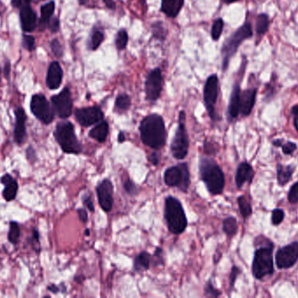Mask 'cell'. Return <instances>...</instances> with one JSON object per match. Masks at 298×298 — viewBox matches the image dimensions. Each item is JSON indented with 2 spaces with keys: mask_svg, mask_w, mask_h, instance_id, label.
<instances>
[{
  "mask_svg": "<svg viewBox=\"0 0 298 298\" xmlns=\"http://www.w3.org/2000/svg\"><path fill=\"white\" fill-rule=\"evenodd\" d=\"M140 140L154 151L164 147L168 139L165 121L159 114H150L143 118L139 126Z\"/></svg>",
  "mask_w": 298,
  "mask_h": 298,
  "instance_id": "6da1fadb",
  "label": "cell"
},
{
  "mask_svg": "<svg viewBox=\"0 0 298 298\" xmlns=\"http://www.w3.org/2000/svg\"><path fill=\"white\" fill-rule=\"evenodd\" d=\"M198 169L200 178L210 195L217 196L224 193L225 175L224 170L214 158L201 156Z\"/></svg>",
  "mask_w": 298,
  "mask_h": 298,
  "instance_id": "7a4b0ae2",
  "label": "cell"
},
{
  "mask_svg": "<svg viewBox=\"0 0 298 298\" xmlns=\"http://www.w3.org/2000/svg\"><path fill=\"white\" fill-rule=\"evenodd\" d=\"M164 219L170 233L180 235L188 227V219L182 202L174 196H168L164 201Z\"/></svg>",
  "mask_w": 298,
  "mask_h": 298,
  "instance_id": "3957f363",
  "label": "cell"
},
{
  "mask_svg": "<svg viewBox=\"0 0 298 298\" xmlns=\"http://www.w3.org/2000/svg\"><path fill=\"white\" fill-rule=\"evenodd\" d=\"M53 138L65 154L79 155L83 151L82 144L75 132L74 125L71 122L58 123L53 131Z\"/></svg>",
  "mask_w": 298,
  "mask_h": 298,
  "instance_id": "277c9868",
  "label": "cell"
},
{
  "mask_svg": "<svg viewBox=\"0 0 298 298\" xmlns=\"http://www.w3.org/2000/svg\"><path fill=\"white\" fill-rule=\"evenodd\" d=\"M163 181L167 187L177 188L187 194L191 185V175L187 163H180L167 168L163 174Z\"/></svg>",
  "mask_w": 298,
  "mask_h": 298,
  "instance_id": "5b68a950",
  "label": "cell"
},
{
  "mask_svg": "<svg viewBox=\"0 0 298 298\" xmlns=\"http://www.w3.org/2000/svg\"><path fill=\"white\" fill-rule=\"evenodd\" d=\"M189 138L186 127V113L182 110L179 113L178 127L175 131L170 144V152L176 160H183L189 151Z\"/></svg>",
  "mask_w": 298,
  "mask_h": 298,
  "instance_id": "8992f818",
  "label": "cell"
},
{
  "mask_svg": "<svg viewBox=\"0 0 298 298\" xmlns=\"http://www.w3.org/2000/svg\"><path fill=\"white\" fill-rule=\"evenodd\" d=\"M252 26L250 23L244 24L241 26L237 32L231 35L224 43L221 48V55H222V70L225 71L229 67L230 59L233 57L237 50L241 46V44L252 37Z\"/></svg>",
  "mask_w": 298,
  "mask_h": 298,
  "instance_id": "52a82bcc",
  "label": "cell"
},
{
  "mask_svg": "<svg viewBox=\"0 0 298 298\" xmlns=\"http://www.w3.org/2000/svg\"><path fill=\"white\" fill-rule=\"evenodd\" d=\"M273 250L274 246L272 243H269V246L256 249L253 259L252 274L257 280H261L267 275H273Z\"/></svg>",
  "mask_w": 298,
  "mask_h": 298,
  "instance_id": "ba28073f",
  "label": "cell"
},
{
  "mask_svg": "<svg viewBox=\"0 0 298 298\" xmlns=\"http://www.w3.org/2000/svg\"><path fill=\"white\" fill-rule=\"evenodd\" d=\"M30 109L32 114L43 125H51L55 118L53 108L46 96L42 94H35L32 96Z\"/></svg>",
  "mask_w": 298,
  "mask_h": 298,
  "instance_id": "9c48e42d",
  "label": "cell"
},
{
  "mask_svg": "<svg viewBox=\"0 0 298 298\" xmlns=\"http://www.w3.org/2000/svg\"><path fill=\"white\" fill-rule=\"evenodd\" d=\"M219 93V81L216 75H212L207 79L203 90V100L207 109V114L211 121L216 122L217 115L215 112V104L217 102Z\"/></svg>",
  "mask_w": 298,
  "mask_h": 298,
  "instance_id": "30bf717a",
  "label": "cell"
},
{
  "mask_svg": "<svg viewBox=\"0 0 298 298\" xmlns=\"http://www.w3.org/2000/svg\"><path fill=\"white\" fill-rule=\"evenodd\" d=\"M52 107L55 115L60 119H67L72 114L73 102L71 93L67 87L63 89L60 93L51 97Z\"/></svg>",
  "mask_w": 298,
  "mask_h": 298,
  "instance_id": "8fae6325",
  "label": "cell"
},
{
  "mask_svg": "<svg viewBox=\"0 0 298 298\" xmlns=\"http://www.w3.org/2000/svg\"><path fill=\"white\" fill-rule=\"evenodd\" d=\"M98 202L105 213H110L114 207V185L109 178H104L96 186Z\"/></svg>",
  "mask_w": 298,
  "mask_h": 298,
  "instance_id": "7c38bea8",
  "label": "cell"
},
{
  "mask_svg": "<svg viewBox=\"0 0 298 298\" xmlns=\"http://www.w3.org/2000/svg\"><path fill=\"white\" fill-rule=\"evenodd\" d=\"M74 117L79 125L88 128L104 120V113L99 106L85 107L75 109Z\"/></svg>",
  "mask_w": 298,
  "mask_h": 298,
  "instance_id": "4fadbf2b",
  "label": "cell"
},
{
  "mask_svg": "<svg viewBox=\"0 0 298 298\" xmlns=\"http://www.w3.org/2000/svg\"><path fill=\"white\" fill-rule=\"evenodd\" d=\"M298 261V243L294 242L282 247L275 254V263L279 269H287L295 265Z\"/></svg>",
  "mask_w": 298,
  "mask_h": 298,
  "instance_id": "5bb4252c",
  "label": "cell"
},
{
  "mask_svg": "<svg viewBox=\"0 0 298 298\" xmlns=\"http://www.w3.org/2000/svg\"><path fill=\"white\" fill-rule=\"evenodd\" d=\"M163 88V77L160 69H155L149 73L146 79L145 92L149 102H156L161 96Z\"/></svg>",
  "mask_w": 298,
  "mask_h": 298,
  "instance_id": "9a60e30c",
  "label": "cell"
},
{
  "mask_svg": "<svg viewBox=\"0 0 298 298\" xmlns=\"http://www.w3.org/2000/svg\"><path fill=\"white\" fill-rule=\"evenodd\" d=\"M32 0H23L20 8V22L24 32L32 33L38 23V17L31 6Z\"/></svg>",
  "mask_w": 298,
  "mask_h": 298,
  "instance_id": "2e32d148",
  "label": "cell"
},
{
  "mask_svg": "<svg viewBox=\"0 0 298 298\" xmlns=\"http://www.w3.org/2000/svg\"><path fill=\"white\" fill-rule=\"evenodd\" d=\"M15 114V124L13 129V139L18 145H22L26 141V121L27 115L26 111L22 107H18L14 110Z\"/></svg>",
  "mask_w": 298,
  "mask_h": 298,
  "instance_id": "e0dca14e",
  "label": "cell"
},
{
  "mask_svg": "<svg viewBox=\"0 0 298 298\" xmlns=\"http://www.w3.org/2000/svg\"><path fill=\"white\" fill-rule=\"evenodd\" d=\"M0 182L4 185L2 196L7 202H12L16 199L18 191H19V183L10 173L4 174L0 177Z\"/></svg>",
  "mask_w": 298,
  "mask_h": 298,
  "instance_id": "ac0fdd59",
  "label": "cell"
},
{
  "mask_svg": "<svg viewBox=\"0 0 298 298\" xmlns=\"http://www.w3.org/2000/svg\"><path fill=\"white\" fill-rule=\"evenodd\" d=\"M63 70L61 66L58 62H52L49 65L47 75H46V86L51 90L58 89L62 83Z\"/></svg>",
  "mask_w": 298,
  "mask_h": 298,
  "instance_id": "d6986e66",
  "label": "cell"
},
{
  "mask_svg": "<svg viewBox=\"0 0 298 298\" xmlns=\"http://www.w3.org/2000/svg\"><path fill=\"white\" fill-rule=\"evenodd\" d=\"M254 176H255V171L251 164H249L248 162L241 163L237 167V173H236V185L237 188L240 189L247 182L251 183Z\"/></svg>",
  "mask_w": 298,
  "mask_h": 298,
  "instance_id": "ffe728a7",
  "label": "cell"
},
{
  "mask_svg": "<svg viewBox=\"0 0 298 298\" xmlns=\"http://www.w3.org/2000/svg\"><path fill=\"white\" fill-rule=\"evenodd\" d=\"M256 89H249L241 93L240 113L243 116H248L252 112L256 102Z\"/></svg>",
  "mask_w": 298,
  "mask_h": 298,
  "instance_id": "44dd1931",
  "label": "cell"
},
{
  "mask_svg": "<svg viewBox=\"0 0 298 298\" xmlns=\"http://www.w3.org/2000/svg\"><path fill=\"white\" fill-rule=\"evenodd\" d=\"M109 134V124L106 120L98 123L88 132V137L94 139L98 143L103 144L107 140V136Z\"/></svg>",
  "mask_w": 298,
  "mask_h": 298,
  "instance_id": "7402d4cb",
  "label": "cell"
},
{
  "mask_svg": "<svg viewBox=\"0 0 298 298\" xmlns=\"http://www.w3.org/2000/svg\"><path fill=\"white\" fill-rule=\"evenodd\" d=\"M241 89L240 86L236 84L230 95L229 104V115L231 119L238 117L240 113Z\"/></svg>",
  "mask_w": 298,
  "mask_h": 298,
  "instance_id": "603a6c76",
  "label": "cell"
},
{
  "mask_svg": "<svg viewBox=\"0 0 298 298\" xmlns=\"http://www.w3.org/2000/svg\"><path fill=\"white\" fill-rule=\"evenodd\" d=\"M152 255L146 251L139 253L133 259V269L134 272L141 273L148 270L151 266Z\"/></svg>",
  "mask_w": 298,
  "mask_h": 298,
  "instance_id": "cb8c5ba5",
  "label": "cell"
},
{
  "mask_svg": "<svg viewBox=\"0 0 298 298\" xmlns=\"http://www.w3.org/2000/svg\"><path fill=\"white\" fill-rule=\"evenodd\" d=\"M295 171V167L292 164L282 165V164H277L276 167V178L277 183L280 187H283L290 181L292 176Z\"/></svg>",
  "mask_w": 298,
  "mask_h": 298,
  "instance_id": "d4e9b609",
  "label": "cell"
},
{
  "mask_svg": "<svg viewBox=\"0 0 298 298\" xmlns=\"http://www.w3.org/2000/svg\"><path fill=\"white\" fill-rule=\"evenodd\" d=\"M184 0H162V12L167 16L175 18L182 10Z\"/></svg>",
  "mask_w": 298,
  "mask_h": 298,
  "instance_id": "484cf974",
  "label": "cell"
},
{
  "mask_svg": "<svg viewBox=\"0 0 298 298\" xmlns=\"http://www.w3.org/2000/svg\"><path fill=\"white\" fill-rule=\"evenodd\" d=\"M54 10H55V3L53 1L45 4V5H43L42 7H40L41 16H40L39 22L40 30L44 31L47 27V24H48L49 20H51L52 14L54 13Z\"/></svg>",
  "mask_w": 298,
  "mask_h": 298,
  "instance_id": "4316f807",
  "label": "cell"
},
{
  "mask_svg": "<svg viewBox=\"0 0 298 298\" xmlns=\"http://www.w3.org/2000/svg\"><path fill=\"white\" fill-rule=\"evenodd\" d=\"M21 235L20 224L15 220H11L9 223V231L7 233V240L12 245H18Z\"/></svg>",
  "mask_w": 298,
  "mask_h": 298,
  "instance_id": "83f0119b",
  "label": "cell"
},
{
  "mask_svg": "<svg viewBox=\"0 0 298 298\" xmlns=\"http://www.w3.org/2000/svg\"><path fill=\"white\" fill-rule=\"evenodd\" d=\"M222 230H224V233L230 238H232L236 235L238 232V224H237V219L232 216L224 219L222 221Z\"/></svg>",
  "mask_w": 298,
  "mask_h": 298,
  "instance_id": "f1b7e54d",
  "label": "cell"
},
{
  "mask_svg": "<svg viewBox=\"0 0 298 298\" xmlns=\"http://www.w3.org/2000/svg\"><path fill=\"white\" fill-rule=\"evenodd\" d=\"M131 98L128 95L126 94H120L118 95L115 100V104H114V109L115 111L125 112L128 110L131 106Z\"/></svg>",
  "mask_w": 298,
  "mask_h": 298,
  "instance_id": "f546056e",
  "label": "cell"
},
{
  "mask_svg": "<svg viewBox=\"0 0 298 298\" xmlns=\"http://www.w3.org/2000/svg\"><path fill=\"white\" fill-rule=\"evenodd\" d=\"M237 204L240 210L241 215L245 220L252 214V207L249 200L245 196H240L237 198Z\"/></svg>",
  "mask_w": 298,
  "mask_h": 298,
  "instance_id": "4dcf8cb0",
  "label": "cell"
},
{
  "mask_svg": "<svg viewBox=\"0 0 298 298\" xmlns=\"http://www.w3.org/2000/svg\"><path fill=\"white\" fill-rule=\"evenodd\" d=\"M269 19L267 14L261 13L256 19V33L258 35H263L269 28Z\"/></svg>",
  "mask_w": 298,
  "mask_h": 298,
  "instance_id": "1f68e13d",
  "label": "cell"
},
{
  "mask_svg": "<svg viewBox=\"0 0 298 298\" xmlns=\"http://www.w3.org/2000/svg\"><path fill=\"white\" fill-rule=\"evenodd\" d=\"M28 244L32 247V249L34 250L36 254L39 255L41 251V246H40V234H39V230L37 228H33L32 230V234L29 238L27 239Z\"/></svg>",
  "mask_w": 298,
  "mask_h": 298,
  "instance_id": "d6a6232c",
  "label": "cell"
},
{
  "mask_svg": "<svg viewBox=\"0 0 298 298\" xmlns=\"http://www.w3.org/2000/svg\"><path fill=\"white\" fill-rule=\"evenodd\" d=\"M164 263H165L164 250L161 247H157L152 255L151 264H153L154 267H159V266L164 265Z\"/></svg>",
  "mask_w": 298,
  "mask_h": 298,
  "instance_id": "836d02e7",
  "label": "cell"
},
{
  "mask_svg": "<svg viewBox=\"0 0 298 298\" xmlns=\"http://www.w3.org/2000/svg\"><path fill=\"white\" fill-rule=\"evenodd\" d=\"M104 40V34L101 31L96 30L92 34L89 47L91 50H96L99 46H101V43Z\"/></svg>",
  "mask_w": 298,
  "mask_h": 298,
  "instance_id": "e575fe53",
  "label": "cell"
},
{
  "mask_svg": "<svg viewBox=\"0 0 298 298\" xmlns=\"http://www.w3.org/2000/svg\"><path fill=\"white\" fill-rule=\"evenodd\" d=\"M128 42V35L125 30H120L119 33H117L116 39H115V45L119 50H123L126 48V45Z\"/></svg>",
  "mask_w": 298,
  "mask_h": 298,
  "instance_id": "d590c367",
  "label": "cell"
},
{
  "mask_svg": "<svg viewBox=\"0 0 298 298\" xmlns=\"http://www.w3.org/2000/svg\"><path fill=\"white\" fill-rule=\"evenodd\" d=\"M204 295L207 297H219L221 295L220 289L215 288L211 280L207 281L204 286Z\"/></svg>",
  "mask_w": 298,
  "mask_h": 298,
  "instance_id": "8d00e7d4",
  "label": "cell"
},
{
  "mask_svg": "<svg viewBox=\"0 0 298 298\" xmlns=\"http://www.w3.org/2000/svg\"><path fill=\"white\" fill-rule=\"evenodd\" d=\"M123 188L126 194H128L129 196H135L139 193L138 186L130 177H127L126 181H124Z\"/></svg>",
  "mask_w": 298,
  "mask_h": 298,
  "instance_id": "74e56055",
  "label": "cell"
},
{
  "mask_svg": "<svg viewBox=\"0 0 298 298\" xmlns=\"http://www.w3.org/2000/svg\"><path fill=\"white\" fill-rule=\"evenodd\" d=\"M224 20L221 19H218V20L214 21L212 26V30H211V36L212 39L214 40H217L220 37V34L222 33L224 30Z\"/></svg>",
  "mask_w": 298,
  "mask_h": 298,
  "instance_id": "f35d334b",
  "label": "cell"
},
{
  "mask_svg": "<svg viewBox=\"0 0 298 298\" xmlns=\"http://www.w3.org/2000/svg\"><path fill=\"white\" fill-rule=\"evenodd\" d=\"M153 34L154 36L158 39L163 40L166 38V29L162 22H156L154 24L152 27Z\"/></svg>",
  "mask_w": 298,
  "mask_h": 298,
  "instance_id": "ab89813d",
  "label": "cell"
},
{
  "mask_svg": "<svg viewBox=\"0 0 298 298\" xmlns=\"http://www.w3.org/2000/svg\"><path fill=\"white\" fill-rule=\"evenodd\" d=\"M284 217H285V213L283 212V210L274 209L271 213V222H272L274 226H277L280 225L282 222V220H284Z\"/></svg>",
  "mask_w": 298,
  "mask_h": 298,
  "instance_id": "60d3db41",
  "label": "cell"
},
{
  "mask_svg": "<svg viewBox=\"0 0 298 298\" xmlns=\"http://www.w3.org/2000/svg\"><path fill=\"white\" fill-rule=\"evenodd\" d=\"M50 46H51L52 53L56 57L61 58L62 56H63V53H64V51H63V47H62L61 44L58 41V39H52L51 43H50Z\"/></svg>",
  "mask_w": 298,
  "mask_h": 298,
  "instance_id": "b9f144b4",
  "label": "cell"
},
{
  "mask_svg": "<svg viewBox=\"0 0 298 298\" xmlns=\"http://www.w3.org/2000/svg\"><path fill=\"white\" fill-rule=\"evenodd\" d=\"M22 44L24 47L29 52H33V50H35V38L32 35L24 34Z\"/></svg>",
  "mask_w": 298,
  "mask_h": 298,
  "instance_id": "7bdbcfd3",
  "label": "cell"
},
{
  "mask_svg": "<svg viewBox=\"0 0 298 298\" xmlns=\"http://www.w3.org/2000/svg\"><path fill=\"white\" fill-rule=\"evenodd\" d=\"M288 200L289 203H298V182L294 184L288 191Z\"/></svg>",
  "mask_w": 298,
  "mask_h": 298,
  "instance_id": "ee69618b",
  "label": "cell"
},
{
  "mask_svg": "<svg viewBox=\"0 0 298 298\" xmlns=\"http://www.w3.org/2000/svg\"><path fill=\"white\" fill-rule=\"evenodd\" d=\"M82 204H83L85 208L89 210L91 213H94L95 207H94V201H93L91 195L84 194L82 197Z\"/></svg>",
  "mask_w": 298,
  "mask_h": 298,
  "instance_id": "f6af8a7d",
  "label": "cell"
},
{
  "mask_svg": "<svg viewBox=\"0 0 298 298\" xmlns=\"http://www.w3.org/2000/svg\"><path fill=\"white\" fill-rule=\"evenodd\" d=\"M216 144H214L212 142H208L207 140L204 141L203 143V151H204L205 154L207 156H211V155H215L217 153V149L215 148Z\"/></svg>",
  "mask_w": 298,
  "mask_h": 298,
  "instance_id": "bcb514c9",
  "label": "cell"
},
{
  "mask_svg": "<svg viewBox=\"0 0 298 298\" xmlns=\"http://www.w3.org/2000/svg\"><path fill=\"white\" fill-rule=\"evenodd\" d=\"M281 147H282V152L284 154L290 155L296 150L297 146H296V144L295 143L288 141L285 142V143H282Z\"/></svg>",
  "mask_w": 298,
  "mask_h": 298,
  "instance_id": "7dc6e473",
  "label": "cell"
},
{
  "mask_svg": "<svg viewBox=\"0 0 298 298\" xmlns=\"http://www.w3.org/2000/svg\"><path fill=\"white\" fill-rule=\"evenodd\" d=\"M241 274V269L237 266H233L231 269V272L230 275V288H234L235 282L237 281L238 275Z\"/></svg>",
  "mask_w": 298,
  "mask_h": 298,
  "instance_id": "c3c4849f",
  "label": "cell"
},
{
  "mask_svg": "<svg viewBox=\"0 0 298 298\" xmlns=\"http://www.w3.org/2000/svg\"><path fill=\"white\" fill-rule=\"evenodd\" d=\"M47 290L51 292L52 294H58L60 292L66 291V287L64 283H61L60 285H56L54 283H51L47 286Z\"/></svg>",
  "mask_w": 298,
  "mask_h": 298,
  "instance_id": "681fc988",
  "label": "cell"
},
{
  "mask_svg": "<svg viewBox=\"0 0 298 298\" xmlns=\"http://www.w3.org/2000/svg\"><path fill=\"white\" fill-rule=\"evenodd\" d=\"M47 27L48 29L52 32V33H57L59 30V20L58 18H51V20H49L48 24H47Z\"/></svg>",
  "mask_w": 298,
  "mask_h": 298,
  "instance_id": "f907efd6",
  "label": "cell"
},
{
  "mask_svg": "<svg viewBox=\"0 0 298 298\" xmlns=\"http://www.w3.org/2000/svg\"><path fill=\"white\" fill-rule=\"evenodd\" d=\"M147 160L153 164L154 166H157L160 164V155L157 151H153L147 157Z\"/></svg>",
  "mask_w": 298,
  "mask_h": 298,
  "instance_id": "816d5d0a",
  "label": "cell"
},
{
  "mask_svg": "<svg viewBox=\"0 0 298 298\" xmlns=\"http://www.w3.org/2000/svg\"><path fill=\"white\" fill-rule=\"evenodd\" d=\"M79 219L83 224H87L88 221V213L87 208H78L77 209Z\"/></svg>",
  "mask_w": 298,
  "mask_h": 298,
  "instance_id": "f5cc1de1",
  "label": "cell"
},
{
  "mask_svg": "<svg viewBox=\"0 0 298 298\" xmlns=\"http://www.w3.org/2000/svg\"><path fill=\"white\" fill-rule=\"evenodd\" d=\"M10 73H11V63L9 61H7L5 63V69H4V74H5V76H6V78H9V76H10Z\"/></svg>",
  "mask_w": 298,
  "mask_h": 298,
  "instance_id": "db71d44e",
  "label": "cell"
},
{
  "mask_svg": "<svg viewBox=\"0 0 298 298\" xmlns=\"http://www.w3.org/2000/svg\"><path fill=\"white\" fill-rule=\"evenodd\" d=\"M125 141H126V136H125V133H124V131H120L119 134H118V137H117V142H118L119 144H123Z\"/></svg>",
  "mask_w": 298,
  "mask_h": 298,
  "instance_id": "11a10c76",
  "label": "cell"
},
{
  "mask_svg": "<svg viewBox=\"0 0 298 298\" xmlns=\"http://www.w3.org/2000/svg\"><path fill=\"white\" fill-rule=\"evenodd\" d=\"M23 0H12V6L14 8H20L22 6Z\"/></svg>",
  "mask_w": 298,
  "mask_h": 298,
  "instance_id": "9f6ffc18",
  "label": "cell"
},
{
  "mask_svg": "<svg viewBox=\"0 0 298 298\" xmlns=\"http://www.w3.org/2000/svg\"><path fill=\"white\" fill-rule=\"evenodd\" d=\"M104 3L106 4V6L110 9L115 8V4H114V0H104Z\"/></svg>",
  "mask_w": 298,
  "mask_h": 298,
  "instance_id": "6f0895ef",
  "label": "cell"
},
{
  "mask_svg": "<svg viewBox=\"0 0 298 298\" xmlns=\"http://www.w3.org/2000/svg\"><path fill=\"white\" fill-rule=\"evenodd\" d=\"M291 113L292 115H294V116H298V103L292 107Z\"/></svg>",
  "mask_w": 298,
  "mask_h": 298,
  "instance_id": "680465c9",
  "label": "cell"
},
{
  "mask_svg": "<svg viewBox=\"0 0 298 298\" xmlns=\"http://www.w3.org/2000/svg\"><path fill=\"white\" fill-rule=\"evenodd\" d=\"M294 126H295V130L298 131V116L294 117Z\"/></svg>",
  "mask_w": 298,
  "mask_h": 298,
  "instance_id": "91938a15",
  "label": "cell"
},
{
  "mask_svg": "<svg viewBox=\"0 0 298 298\" xmlns=\"http://www.w3.org/2000/svg\"><path fill=\"white\" fill-rule=\"evenodd\" d=\"M88 1H89V0H79V3H80V5H81V6H84V5L88 3Z\"/></svg>",
  "mask_w": 298,
  "mask_h": 298,
  "instance_id": "94428289",
  "label": "cell"
},
{
  "mask_svg": "<svg viewBox=\"0 0 298 298\" xmlns=\"http://www.w3.org/2000/svg\"><path fill=\"white\" fill-rule=\"evenodd\" d=\"M224 1L226 4H231L235 3V2H237L238 0H224Z\"/></svg>",
  "mask_w": 298,
  "mask_h": 298,
  "instance_id": "6125c7cd",
  "label": "cell"
},
{
  "mask_svg": "<svg viewBox=\"0 0 298 298\" xmlns=\"http://www.w3.org/2000/svg\"><path fill=\"white\" fill-rule=\"evenodd\" d=\"M84 234L85 236H90V229L87 228V229L85 230Z\"/></svg>",
  "mask_w": 298,
  "mask_h": 298,
  "instance_id": "be15d7a7",
  "label": "cell"
},
{
  "mask_svg": "<svg viewBox=\"0 0 298 298\" xmlns=\"http://www.w3.org/2000/svg\"><path fill=\"white\" fill-rule=\"evenodd\" d=\"M1 73H2V70H1V68H0V83H1Z\"/></svg>",
  "mask_w": 298,
  "mask_h": 298,
  "instance_id": "e7e4bbea",
  "label": "cell"
}]
</instances>
